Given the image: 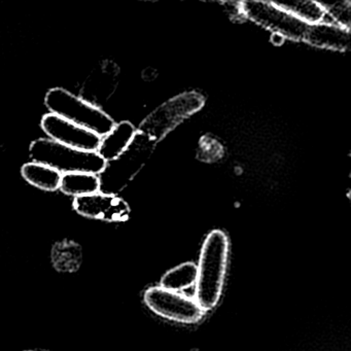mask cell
I'll use <instances>...</instances> for the list:
<instances>
[{"mask_svg":"<svg viewBox=\"0 0 351 351\" xmlns=\"http://www.w3.org/2000/svg\"><path fill=\"white\" fill-rule=\"evenodd\" d=\"M229 256V239L225 232L213 230L205 238L197 266L195 301L203 311L217 307L223 293Z\"/></svg>","mask_w":351,"mask_h":351,"instance_id":"6da1fadb","label":"cell"},{"mask_svg":"<svg viewBox=\"0 0 351 351\" xmlns=\"http://www.w3.org/2000/svg\"><path fill=\"white\" fill-rule=\"evenodd\" d=\"M50 114H56L73 124L104 137L116 122L104 110L62 88L50 90L45 99Z\"/></svg>","mask_w":351,"mask_h":351,"instance_id":"7a4b0ae2","label":"cell"},{"mask_svg":"<svg viewBox=\"0 0 351 351\" xmlns=\"http://www.w3.org/2000/svg\"><path fill=\"white\" fill-rule=\"evenodd\" d=\"M29 153L32 161L49 166L61 174L83 172L99 176L106 165L97 152L80 151L49 138L34 141Z\"/></svg>","mask_w":351,"mask_h":351,"instance_id":"3957f363","label":"cell"},{"mask_svg":"<svg viewBox=\"0 0 351 351\" xmlns=\"http://www.w3.org/2000/svg\"><path fill=\"white\" fill-rule=\"evenodd\" d=\"M156 145L155 141L138 131L130 147L120 157L106 163L99 174L100 192L120 194L149 161Z\"/></svg>","mask_w":351,"mask_h":351,"instance_id":"277c9868","label":"cell"},{"mask_svg":"<svg viewBox=\"0 0 351 351\" xmlns=\"http://www.w3.org/2000/svg\"><path fill=\"white\" fill-rule=\"evenodd\" d=\"M203 104L204 98L198 92L178 94L156 108L141 123L138 131L158 143L184 120L198 112Z\"/></svg>","mask_w":351,"mask_h":351,"instance_id":"5b68a950","label":"cell"},{"mask_svg":"<svg viewBox=\"0 0 351 351\" xmlns=\"http://www.w3.org/2000/svg\"><path fill=\"white\" fill-rule=\"evenodd\" d=\"M242 18L266 29L279 34L291 42H302L307 25L279 7L275 1H240Z\"/></svg>","mask_w":351,"mask_h":351,"instance_id":"8992f818","label":"cell"},{"mask_svg":"<svg viewBox=\"0 0 351 351\" xmlns=\"http://www.w3.org/2000/svg\"><path fill=\"white\" fill-rule=\"evenodd\" d=\"M145 302L157 315L180 324H196L205 315L195 300L161 287H149Z\"/></svg>","mask_w":351,"mask_h":351,"instance_id":"52a82bcc","label":"cell"},{"mask_svg":"<svg viewBox=\"0 0 351 351\" xmlns=\"http://www.w3.org/2000/svg\"><path fill=\"white\" fill-rule=\"evenodd\" d=\"M42 128L51 141L80 151L97 152L101 141L95 133L56 114H46L42 120Z\"/></svg>","mask_w":351,"mask_h":351,"instance_id":"ba28073f","label":"cell"},{"mask_svg":"<svg viewBox=\"0 0 351 351\" xmlns=\"http://www.w3.org/2000/svg\"><path fill=\"white\" fill-rule=\"evenodd\" d=\"M73 206L84 217L112 223L127 221L130 215V207L124 199L102 192L75 198Z\"/></svg>","mask_w":351,"mask_h":351,"instance_id":"9c48e42d","label":"cell"},{"mask_svg":"<svg viewBox=\"0 0 351 351\" xmlns=\"http://www.w3.org/2000/svg\"><path fill=\"white\" fill-rule=\"evenodd\" d=\"M302 42L320 50L345 52L350 47V30L324 20L307 25Z\"/></svg>","mask_w":351,"mask_h":351,"instance_id":"30bf717a","label":"cell"},{"mask_svg":"<svg viewBox=\"0 0 351 351\" xmlns=\"http://www.w3.org/2000/svg\"><path fill=\"white\" fill-rule=\"evenodd\" d=\"M138 128L129 121L116 123L110 133L101 137L97 154L108 163L120 157L134 141Z\"/></svg>","mask_w":351,"mask_h":351,"instance_id":"8fae6325","label":"cell"},{"mask_svg":"<svg viewBox=\"0 0 351 351\" xmlns=\"http://www.w3.org/2000/svg\"><path fill=\"white\" fill-rule=\"evenodd\" d=\"M53 266L59 272L75 273L83 264V250L77 242H57L51 254Z\"/></svg>","mask_w":351,"mask_h":351,"instance_id":"7c38bea8","label":"cell"},{"mask_svg":"<svg viewBox=\"0 0 351 351\" xmlns=\"http://www.w3.org/2000/svg\"><path fill=\"white\" fill-rule=\"evenodd\" d=\"M21 172L26 182L40 190L55 192L60 189L62 174L44 164L36 162L25 164Z\"/></svg>","mask_w":351,"mask_h":351,"instance_id":"4fadbf2b","label":"cell"},{"mask_svg":"<svg viewBox=\"0 0 351 351\" xmlns=\"http://www.w3.org/2000/svg\"><path fill=\"white\" fill-rule=\"evenodd\" d=\"M59 190L75 198L95 194L100 192L99 176L83 172L62 174Z\"/></svg>","mask_w":351,"mask_h":351,"instance_id":"5bb4252c","label":"cell"},{"mask_svg":"<svg viewBox=\"0 0 351 351\" xmlns=\"http://www.w3.org/2000/svg\"><path fill=\"white\" fill-rule=\"evenodd\" d=\"M275 3L306 25H312V24L324 21L326 18L319 1L293 0V1H275Z\"/></svg>","mask_w":351,"mask_h":351,"instance_id":"9a60e30c","label":"cell"},{"mask_svg":"<svg viewBox=\"0 0 351 351\" xmlns=\"http://www.w3.org/2000/svg\"><path fill=\"white\" fill-rule=\"evenodd\" d=\"M197 266L194 263H184L168 271L161 280V287L172 291L189 289L196 283Z\"/></svg>","mask_w":351,"mask_h":351,"instance_id":"2e32d148","label":"cell"},{"mask_svg":"<svg viewBox=\"0 0 351 351\" xmlns=\"http://www.w3.org/2000/svg\"><path fill=\"white\" fill-rule=\"evenodd\" d=\"M320 5H322L324 15H326L324 20L350 30L351 3L349 0L320 3Z\"/></svg>","mask_w":351,"mask_h":351,"instance_id":"e0dca14e","label":"cell"},{"mask_svg":"<svg viewBox=\"0 0 351 351\" xmlns=\"http://www.w3.org/2000/svg\"><path fill=\"white\" fill-rule=\"evenodd\" d=\"M221 153H223V147L217 139L213 137H204L201 141L199 156L204 161H215L217 158L221 157Z\"/></svg>","mask_w":351,"mask_h":351,"instance_id":"ac0fdd59","label":"cell"},{"mask_svg":"<svg viewBox=\"0 0 351 351\" xmlns=\"http://www.w3.org/2000/svg\"><path fill=\"white\" fill-rule=\"evenodd\" d=\"M270 42L273 46L281 47L285 45V42H287V38L279 34H270Z\"/></svg>","mask_w":351,"mask_h":351,"instance_id":"d6986e66","label":"cell"}]
</instances>
